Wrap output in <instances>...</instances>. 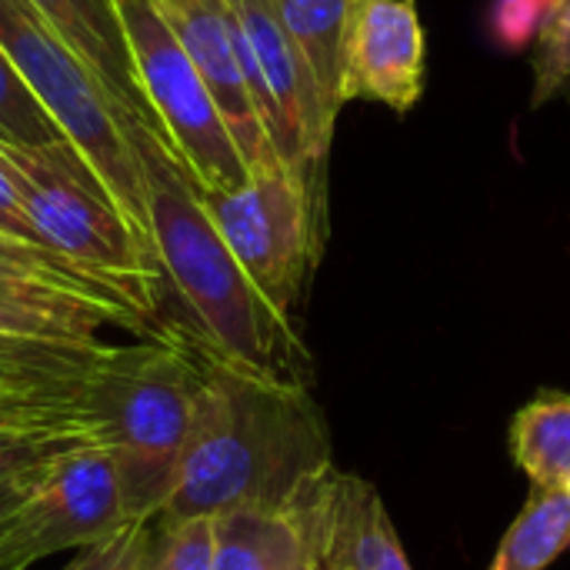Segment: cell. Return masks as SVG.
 Instances as JSON below:
<instances>
[{
    "instance_id": "obj_1",
    "label": "cell",
    "mask_w": 570,
    "mask_h": 570,
    "mask_svg": "<svg viewBox=\"0 0 570 570\" xmlns=\"http://www.w3.org/2000/svg\"><path fill=\"white\" fill-rule=\"evenodd\" d=\"M327 468L334 441L311 384L207 354L200 421L157 521L220 518L240 508L291 511Z\"/></svg>"
},
{
    "instance_id": "obj_2",
    "label": "cell",
    "mask_w": 570,
    "mask_h": 570,
    "mask_svg": "<svg viewBox=\"0 0 570 570\" xmlns=\"http://www.w3.org/2000/svg\"><path fill=\"white\" fill-rule=\"evenodd\" d=\"M130 140L144 170L150 237L167 277V291L177 297L180 324L214 357L284 381L311 384V354L284 314L244 274L210 214L187 167L164 144V137L134 120Z\"/></svg>"
},
{
    "instance_id": "obj_3",
    "label": "cell",
    "mask_w": 570,
    "mask_h": 570,
    "mask_svg": "<svg viewBox=\"0 0 570 570\" xmlns=\"http://www.w3.org/2000/svg\"><path fill=\"white\" fill-rule=\"evenodd\" d=\"M207 347L170 321L134 344H107L77 384L80 407L114 454L130 521L157 518L200 421Z\"/></svg>"
},
{
    "instance_id": "obj_4",
    "label": "cell",
    "mask_w": 570,
    "mask_h": 570,
    "mask_svg": "<svg viewBox=\"0 0 570 570\" xmlns=\"http://www.w3.org/2000/svg\"><path fill=\"white\" fill-rule=\"evenodd\" d=\"M0 167L10 174L50 254L124 291L160 327L170 324L164 317L170 291L154 240L130 224L114 190L70 140L43 147L0 144Z\"/></svg>"
},
{
    "instance_id": "obj_5",
    "label": "cell",
    "mask_w": 570,
    "mask_h": 570,
    "mask_svg": "<svg viewBox=\"0 0 570 570\" xmlns=\"http://www.w3.org/2000/svg\"><path fill=\"white\" fill-rule=\"evenodd\" d=\"M0 47L20 70L27 87L57 120L63 137L94 164L120 200L130 224L150 237L144 170L130 140V117L83 57L27 3L0 0Z\"/></svg>"
},
{
    "instance_id": "obj_6",
    "label": "cell",
    "mask_w": 570,
    "mask_h": 570,
    "mask_svg": "<svg viewBox=\"0 0 570 570\" xmlns=\"http://www.w3.org/2000/svg\"><path fill=\"white\" fill-rule=\"evenodd\" d=\"M140 97L164 144L200 190H234L250 174L217 100L154 0H114Z\"/></svg>"
},
{
    "instance_id": "obj_7",
    "label": "cell",
    "mask_w": 570,
    "mask_h": 570,
    "mask_svg": "<svg viewBox=\"0 0 570 570\" xmlns=\"http://www.w3.org/2000/svg\"><path fill=\"white\" fill-rule=\"evenodd\" d=\"M200 200L254 287L294 321L327 244V217L317 214L301 180L277 160L250 170L234 190H200Z\"/></svg>"
},
{
    "instance_id": "obj_8",
    "label": "cell",
    "mask_w": 570,
    "mask_h": 570,
    "mask_svg": "<svg viewBox=\"0 0 570 570\" xmlns=\"http://www.w3.org/2000/svg\"><path fill=\"white\" fill-rule=\"evenodd\" d=\"M110 327L137 337L164 331L124 291L77 271L43 247L0 234L3 337L67 347H104V331Z\"/></svg>"
},
{
    "instance_id": "obj_9",
    "label": "cell",
    "mask_w": 570,
    "mask_h": 570,
    "mask_svg": "<svg viewBox=\"0 0 570 570\" xmlns=\"http://www.w3.org/2000/svg\"><path fill=\"white\" fill-rule=\"evenodd\" d=\"M247 83L277 160L301 180L311 204L327 217V157L337 120L284 33L271 0H230Z\"/></svg>"
},
{
    "instance_id": "obj_10",
    "label": "cell",
    "mask_w": 570,
    "mask_h": 570,
    "mask_svg": "<svg viewBox=\"0 0 570 570\" xmlns=\"http://www.w3.org/2000/svg\"><path fill=\"white\" fill-rule=\"evenodd\" d=\"M130 521L114 454L104 444L80 448L43 468L0 531V570H27L37 561L94 548Z\"/></svg>"
},
{
    "instance_id": "obj_11",
    "label": "cell",
    "mask_w": 570,
    "mask_h": 570,
    "mask_svg": "<svg viewBox=\"0 0 570 570\" xmlns=\"http://www.w3.org/2000/svg\"><path fill=\"white\" fill-rule=\"evenodd\" d=\"M287 514L304 534L314 570H414L377 488L337 464Z\"/></svg>"
},
{
    "instance_id": "obj_12",
    "label": "cell",
    "mask_w": 570,
    "mask_h": 570,
    "mask_svg": "<svg viewBox=\"0 0 570 570\" xmlns=\"http://www.w3.org/2000/svg\"><path fill=\"white\" fill-rule=\"evenodd\" d=\"M428 40L414 0H354L344 40V104L411 114L424 97Z\"/></svg>"
},
{
    "instance_id": "obj_13",
    "label": "cell",
    "mask_w": 570,
    "mask_h": 570,
    "mask_svg": "<svg viewBox=\"0 0 570 570\" xmlns=\"http://www.w3.org/2000/svg\"><path fill=\"white\" fill-rule=\"evenodd\" d=\"M184 50L190 53L197 73L204 77L217 110L224 114L230 137L250 170L277 164V154L264 134L240 43H237V20L230 0H154Z\"/></svg>"
},
{
    "instance_id": "obj_14",
    "label": "cell",
    "mask_w": 570,
    "mask_h": 570,
    "mask_svg": "<svg viewBox=\"0 0 570 570\" xmlns=\"http://www.w3.org/2000/svg\"><path fill=\"white\" fill-rule=\"evenodd\" d=\"M27 3L73 47L77 57L87 60V67L104 80V87L120 100V107L130 117L157 130L140 97L130 47L114 0H27Z\"/></svg>"
},
{
    "instance_id": "obj_15",
    "label": "cell",
    "mask_w": 570,
    "mask_h": 570,
    "mask_svg": "<svg viewBox=\"0 0 570 570\" xmlns=\"http://www.w3.org/2000/svg\"><path fill=\"white\" fill-rule=\"evenodd\" d=\"M210 570H314V561L287 511L240 508L214 518Z\"/></svg>"
},
{
    "instance_id": "obj_16",
    "label": "cell",
    "mask_w": 570,
    "mask_h": 570,
    "mask_svg": "<svg viewBox=\"0 0 570 570\" xmlns=\"http://www.w3.org/2000/svg\"><path fill=\"white\" fill-rule=\"evenodd\" d=\"M284 33L307 63L327 114L337 120L344 97V40L354 0H271Z\"/></svg>"
},
{
    "instance_id": "obj_17",
    "label": "cell",
    "mask_w": 570,
    "mask_h": 570,
    "mask_svg": "<svg viewBox=\"0 0 570 570\" xmlns=\"http://www.w3.org/2000/svg\"><path fill=\"white\" fill-rule=\"evenodd\" d=\"M511 458L531 488L564 491L570 481V394L541 391L511 421Z\"/></svg>"
},
{
    "instance_id": "obj_18",
    "label": "cell",
    "mask_w": 570,
    "mask_h": 570,
    "mask_svg": "<svg viewBox=\"0 0 570 570\" xmlns=\"http://www.w3.org/2000/svg\"><path fill=\"white\" fill-rule=\"evenodd\" d=\"M570 548V494L534 488L488 570H548Z\"/></svg>"
},
{
    "instance_id": "obj_19",
    "label": "cell",
    "mask_w": 570,
    "mask_h": 570,
    "mask_svg": "<svg viewBox=\"0 0 570 570\" xmlns=\"http://www.w3.org/2000/svg\"><path fill=\"white\" fill-rule=\"evenodd\" d=\"M90 444L104 441L87 411L33 424H0V484L50 468L53 461Z\"/></svg>"
},
{
    "instance_id": "obj_20",
    "label": "cell",
    "mask_w": 570,
    "mask_h": 570,
    "mask_svg": "<svg viewBox=\"0 0 570 570\" xmlns=\"http://www.w3.org/2000/svg\"><path fill=\"white\" fill-rule=\"evenodd\" d=\"M53 140L67 137L0 47V144L43 147Z\"/></svg>"
},
{
    "instance_id": "obj_21",
    "label": "cell",
    "mask_w": 570,
    "mask_h": 570,
    "mask_svg": "<svg viewBox=\"0 0 570 570\" xmlns=\"http://www.w3.org/2000/svg\"><path fill=\"white\" fill-rule=\"evenodd\" d=\"M534 90L531 107H544L554 97L570 94V0H558L548 27L534 43Z\"/></svg>"
},
{
    "instance_id": "obj_22",
    "label": "cell",
    "mask_w": 570,
    "mask_h": 570,
    "mask_svg": "<svg viewBox=\"0 0 570 570\" xmlns=\"http://www.w3.org/2000/svg\"><path fill=\"white\" fill-rule=\"evenodd\" d=\"M214 518L157 521V541L147 570H210Z\"/></svg>"
},
{
    "instance_id": "obj_23",
    "label": "cell",
    "mask_w": 570,
    "mask_h": 570,
    "mask_svg": "<svg viewBox=\"0 0 570 570\" xmlns=\"http://www.w3.org/2000/svg\"><path fill=\"white\" fill-rule=\"evenodd\" d=\"M157 541V518L127 521L114 538L83 548L63 570H147Z\"/></svg>"
},
{
    "instance_id": "obj_24",
    "label": "cell",
    "mask_w": 570,
    "mask_h": 570,
    "mask_svg": "<svg viewBox=\"0 0 570 570\" xmlns=\"http://www.w3.org/2000/svg\"><path fill=\"white\" fill-rule=\"evenodd\" d=\"M558 0H491L488 7V40L501 53H524L538 43Z\"/></svg>"
},
{
    "instance_id": "obj_25",
    "label": "cell",
    "mask_w": 570,
    "mask_h": 570,
    "mask_svg": "<svg viewBox=\"0 0 570 570\" xmlns=\"http://www.w3.org/2000/svg\"><path fill=\"white\" fill-rule=\"evenodd\" d=\"M107 347V344H104ZM104 347H67V344H37V341H20V337H3L0 334V357L37 367L43 374L63 377V381H80L90 364L100 357Z\"/></svg>"
},
{
    "instance_id": "obj_26",
    "label": "cell",
    "mask_w": 570,
    "mask_h": 570,
    "mask_svg": "<svg viewBox=\"0 0 570 570\" xmlns=\"http://www.w3.org/2000/svg\"><path fill=\"white\" fill-rule=\"evenodd\" d=\"M77 384L0 391V424H33V421L67 417V414L83 411L80 407V397H77Z\"/></svg>"
},
{
    "instance_id": "obj_27",
    "label": "cell",
    "mask_w": 570,
    "mask_h": 570,
    "mask_svg": "<svg viewBox=\"0 0 570 570\" xmlns=\"http://www.w3.org/2000/svg\"><path fill=\"white\" fill-rule=\"evenodd\" d=\"M0 234L3 237H13V240H23V244H33V247H43L27 210H23V200L10 180V174L0 167ZM47 250V247H43Z\"/></svg>"
},
{
    "instance_id": "obj_28",
    "label": "cell",
    "mask_w": 570,
    "mask_h": 570,
    "mask_svg": "<svg viewBox=\"0 0 570 570\" xmlns=\"http://www.w3.org/2000/svg\"><path fill=\"white\" fill-rule=\"evenodd\" d=\"M63 384H77V381H63L53 374H43L37 367L17 364L0 357V391H27V387H63Z\"/></svg>"
},
{
    "instance_id": "obj_29",
    "label": "cell",
    "mask_w": 570,
    "mask_h": 570,
    "mask_svg": "<svg viewBox=\"0 0 570 570\" xmlns=\"http://www.w3.org/2000/svg\"><path fill=\"white\" fill-rule=\"evenodd\" d=\"M43 471V468H40ZM40 471H33V474H23V478H13V481H3L0 484V531L10 524V518L17 514V508L23 504V498L30 494V488H33V481H37V474Z\"/></svg>"
},
{
    "instance_id": "obj_30",
    "label": "cell",
    "mask_w": 570,
    "mask_h": 570,
    "mask_svg": "<svg viewBox=\"0 0 570 570\" xmlns=\"http://www.w3.org/2000/svg\"><path fill=\"white\" fill-rule=\"evenodd\" d=\"M564 491H568V494H570V481H568V488H564Z\"/></svg>"
}]
</instances>
